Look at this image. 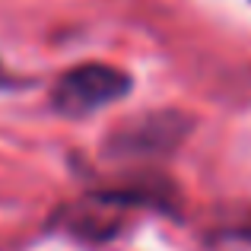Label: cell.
<instances>
[{"instance_id":"obj_1","label":"cell","mask_w":251,"mask_h":251,"mask_svg":"<svg viewBox=\"0 0 251 251\" xmlns=\"http://www.w3.org/2000/svg\"><path fill=\"white\" fill-rule=\"evenodd\" d=\"M130 89V76L108 64L74 67L54 86V108L67 118H86L105 105L118 102Z\"/></svg>"}]
</instances>
